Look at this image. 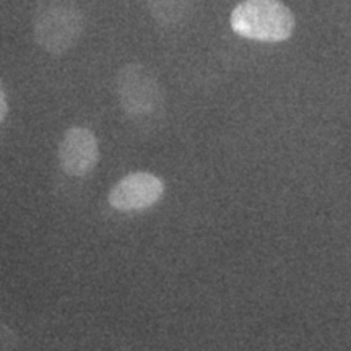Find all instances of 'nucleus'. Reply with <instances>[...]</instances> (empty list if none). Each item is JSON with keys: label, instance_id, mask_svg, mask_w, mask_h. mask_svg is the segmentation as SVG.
Returning <instances> with one entry per match:
<instances>
[{"label": "nucleus", "instance_id": "1", "mask_svg": "<svg viewBox=\"0 0 351 351\" xmlns=\"http://www.w3.org/2000/svg\"><path fill=\"white\" fill-rule=\"evenodd\" d=\"M232 32L261 43H282L295 32L293 12L280 0H243L231 13Z\"/></svg>", "mask_w": 351, "mask_h": 351}, {"label": "nucleus", "instance_id": "2", "mask_svg": "<svg viewBox=\"0 0 351 351\" xmlns=\"http://www.w3.org/2000/svg\"><path fill=\"white\" fill-rule=\"evenodd\" d=\"M83 32V16L75 5L54 2L38 12L34 39L49 54L62 56L78 43Z\"/></svg>", "mask_w": 351, "mask_h": 351}, {"label": "nucleus", "instance_id": "3", "mask_svg": "<svg viewBox=\"0 0 351 351\" xmlns=\"http://www.w3.org/2000/svg\"><path fill=\"white\" fill-rule=\"evenodd\" d=\"M117 96L132 119H148L163 109V93L156 78L142 65H125L117 75Z\"/></svg>", "mask_w": 351, "mask_h": 351}, {"label": "nucleus", "instance_id": "4", "mask_svg": "<svg viewBox=\"0 0 351 351\" xmlns=\"http://www.w3.org/2000/svg\"><path fill=\"white\" fill-rule=\"evenodd\" d=\"M165 184L152 173H130L109 192L108 200L117 212H140L160 202Z\"/></svg>", "mask_w": 351, "mask_h": 351}, {"label": "nucleus", "instance_id": "5", "mask_svg": "<svg viewBox=\"0 0 351 351\" xmlns=\"http://www.w3.org/2000/svg\"><path fill=\"white\" fill-rule=\"evenodd\" d=\"M59 163L64 173L73 178L90 174L98 165L99 145L98 138L85 127H72L64 134L59 143Z\"/></svg>", "mask_w": 351, "mask_h": 351}, {"label": "nucleus", "instance_id": "6", "mask_svg": "<svg viewBox=\"0 0 351 351\" xmlns=\"http://www.w3.org/2000/svg\"><path fill=\"white\" fill-rule=\"evenodd\" d=\"M147 3L156 23L171 28L182 23L191 10L192 0H147Z\"/></svg>", "mask_w": 351, "mask_h": 351}, {"label": "nucleus", "instance_id": "7", "mask_svg": "<svg viewBox=\"0 0 351 351\" xmlns=\"http://www.w3.org/2000/svg\"><path fill=\"white\" fill-rule=\"evenodd\" d=\"M20 346V339L16 332L0 320V351H16Z\"/></svg>", "mask_w": 351, "mask_h": 351}, {"label": "nucleus", "instance_id": "8", "mask_svg": "<svg viewBox=\"0 0 351 351\" xmlns=\"http://www.w3.org/2000/svg\"><path fill=\"white\" fill-rule=\"evenodd\" d=\"M7 114H8V103H7L5 88H3V83L0 80V124L5 121Z\"/></svg>", "mask_w": 351, "mask_h": 351}]
</instances>
